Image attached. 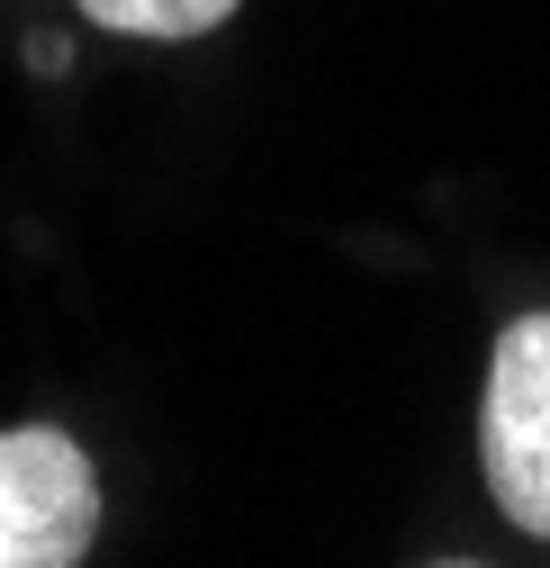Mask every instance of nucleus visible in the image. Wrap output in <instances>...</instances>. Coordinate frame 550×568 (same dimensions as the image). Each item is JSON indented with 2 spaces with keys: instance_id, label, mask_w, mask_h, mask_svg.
<instances>
[{
  "instance_id": "obj_3",
  "label": "nucleus",
  "mask_w": 550,
  "mask_h": 568,
  "mask_svg": "<svg viewBox=\"0 0 550 568\" xmlns=\"http://www.w3.org/2000/svg\"><path fill=\"white\" fill-rule=\"evenodd\" d=\"M82 19H91V28H118V37H154V45H172V37H208V28H226L235 0H82Z\"/></svg>"
},
{
  "instance_id": "obj_2",
  "label": "nucleus",
  "mask_w": 550,
  "mask_h": 568,
  "mask_svg": "<svg viewBox=\"0 0 550 568\" xmlns=\"http://www.w3.org/2000/svg\"><path fill=\"white\" fill-rule=\"evenodd\" d=\"M100 541V478L73 434L10 424L0 434V568H73Z\"/></svg>"
},
{
  "instance_id": "obj_1",
  "label": "nucleus",
  "mask_w": 550,
  "mask_h": 568,
  "mask_svg": "<svg viewBox=\"0 0 550 568\" xmlns=\"http://www.w3.org/2000/svg\"><path fill=\"white\" fill-rule=\"evenodd\" d=\"M478 460H488V496L506 506V524L550 541V316H515L497 334Z\"/></svg>"
}]
</instances>
